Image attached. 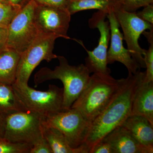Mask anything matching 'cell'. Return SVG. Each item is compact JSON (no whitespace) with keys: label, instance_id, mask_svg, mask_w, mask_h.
<instances>
[{"label":"cell","instance_id":"1","mask_svg":"<svg viewBox=\"0 0 153 153\" xmlns=\"http://www.w3.org/2000/svg\"><path fill=\"white\" fill-rule=\"evenodd\" d=\"M145 72L139 71L118 79V86L104 109L91 123L84 142L76 148L77 153H89L92 148L106 135L118 127L131 115L135 92Z\"/></svg>","mask_w":153,"mask_h":153},{"label":"cell","instance_id":"2","mask_svg":"<svg viewBox=\"0 0 153 153\" xmlns=\"http://www.w3.org/2000/svg\"><path fill=\"white\" fill-rule=\"evenodd\" d=\"M59 65L53 70L44 67L35 74L34 81L36 86L47 80L58 79L63 85V109L71 107L77 97L87 86L90 76L88 68L83 64L71 66L68 60L62 56H57Z\"/></svg>","mask_w":153,"mask_h":153},{"label":"cell","instance_id":"3","mask_svg":"<svg viewBox=\"0 0 153 153\" xmlns=\"http://www.w3.org/2000/svg\"><path fill=\"white\" fill-rule=\"evenodd\" d=\"M118 86V79L110 74L94 73L71 108L79 111L91 124L109 102Z\"/></svg>","mask_w":153,"mask_h":153},{"label":"cell","instance_id":"4","mask_svg":"<svg viewBox=\"0 0 153 153\" xmlns=\"http://www.w3.org/2000/svg\"><path fill=\"white\" fill-rule=\"evenodd\" d=\"M44 117L32 111H19L5 117L4 138L33 146L44 138Z\"/></svg>","mask_w":153,"mask_h":153},{"label":"cell","instance_id":"5","mask_svg":"<svg viewBox=\"0 0 153 153\" xmlns=\"http://www.w3.org/2000/svg\"><path fill=\"white\" fill-rule=\"evenodd\" d=\"M60 38L55 34L39 33L27 49L21 54L15 83L28 85L30 75L42 60L49 62L57 56L53 52L55 41Z\"/></svg>","mask_w":153,"mask_h":153},{"label":"cell","instance_id":"6","mask_svg":"<svg viewBox=\"0 0 153 153\" xmlns=\"http://www.w3.org/2000/svg\"><path fill=\"white\" fill-rule=\"evenodd\" d=\"M13 87L28 111L44 117L63 110V89L49 85L47 91L35 90L27 85L14 83Z\"/></svg>","mask_w":153,"mask_h":153},{"label":"cell","instance_id":"7","mask_svg":"<svg viewBox=\"0 0 153 153\" xmlns=\"http://www.w3.org/2000/svg\"><path fill=\"white\" fill-rule=\"evenodd\" d=\"M37 5L31 0L14 17L7 28V47L22 54L35 40L39 32L34 19Z\"/></svg>","mask_w":153,"mask_h":153},{"label":"cell","instance_id":"8","mask_svg":"<svg viewBox=\"0 0 153 153\" xmlns=\"http://www.w3.org/2000/svg\"><path fill=\"white\" fill-rule=\"evenodd\" d=\"M43 125L59 130L69 146L76 149L84 142L90 124L79 111L71 107L44 118Z\"/></svg>","mask_w":153,"mask_h":153},{"label":"cell","instance_id":"9","mask_svg":"<svg viewBox=\"0 0 153 153\" xmlns=\"http://www.w3.org/2000/svg\"><path fill=\"white\" fill-rule=\"evenodd\" d=\"M120 27L123 33V39L132 57L140 67L146 68L144 56L146 50L140 47L139 39L146 30L153 29V25L138 16L136 12H128L117 7L114 10Z\"/></svg>","mask_w":153,"mask_h":153},{"label":"cell","instance_id":"10","mask_svg":"<svg viewBox=\"0 0 153 153\" xmlns=\"http://www.w3.org/2000/svg\"><path fill=\"white\" fill-rule=\"evenodd\" d=\"M106 14L99 11L90 20L91 28H96L100 33L97 47L93 51H88L85 47L88 56L85 58V66L90 73L110 74L111 71L108 67L107 52L110 39L108 21H105Z\"/></svg>","mask_w":153,"mask_h":153},{"label":"cell","instance_id":"11","mask_svg":"<svg viewBox=\"0 0 153 153\" xmlns=\"http://www.w3.org/2000/svg\"><path fill=\"white\" fill-rule=\"evenodd\" d=\"M71 16L66 8L37 4L34 13L35 23L39 33L55 34L65 39H70L67 32Z\"/></svg>","mask_w":153,"mask_h":153},{"label":"cell","instance_id":"12","mask_svg":"<svg viewBox=\"0 0 153 153\" xmlns=\"http://www.w3.org/2000/svg\"><path fill=\"white\" fill-rule=\"evenodd\" d=\"M110 31L111 44L107 52L108 64L116 61L123 64L128 71V74H135L140 71L138 63L134 60L128 49L123 46V36L120 30V25L113 11L107 14Z\"/></svg>","mask_w":153,"mask_h":153},{"label":"cell","instance_id":"13","mask_svg":"<svg viewBox=\"0 0 153 153\" xmlns=\"http://www.w3.org/2000/svg\"><path fill=\"white\" fill-rule=\"evenodd\" d=\"M102 140L110 145L114 153H153V150L143 146L121 126L111 131Z\"/></svg>","mask_w":153,"mask_h":153},{"label":"cell","instance_id":"14","mask_svg":"<svg viewBox=\"0 0 153 153\" xmlns=\"http://www.w3.org/2000/svg\"><path fill=\"white\" fill-rule=\"evenodd\" d=\"M144 77L136 89L131 115L144 117L153 125V81L145 82Z\"/></svg>","mask_w":153,"mask_h":153},{"label":"cell","instance_id":"15","mask_svg":"<svg viewBox=\"0 0 153 153\" xmlns=\"http://www.w3.org/2000/svg\"><path fill=\"white\" fill-rule=\"evenodd\" d=\"M141 144L153 150V125L146 118L131 115L122 125Z\"/></svg>","mask_w":153,"mask_h":153},{"label":"cell","instance_id":"16","mask_svg":"<svg viewBox=\"0 0 153 153\" xmlns=\"http://www.w3.org/2000/svg\"><path fill=\"white\" fill-rule=\"evenodd\" d=\"M21 54L6 47L0 52V82L13 85L16 79Z\"/></svg>","mask_w":153,"mask_h":153},{"label":"cell","instance_id":"17","mask_svg":"<svg viewBox=\"0 0 153 153\" xmlns=\"http://www.w3.org/2000/svg\"><path fill=\"white\" fill-rule=\"evenodd\" d=\"M27 111L13 85L0 82V112L4 117L14 113Z\"/></svg>","mask_w":153,"mask_h":153},{"label":"cell","instance_id":"18","mask_svg":"<svg viewBox=\"0 0 153 153\" xmlns=\"http://www.w3.org/2000/svg\"><path fill=\"white\" fill-rule=\"evenodd\" d=\"M116 0H69L66 9L70 15L88 10H98L107 14L114 10Z\"/></svg>","mask_w":153,"mask_h":153},{"label":"cell","instance_id":"19","mask_svg":"<svg viewBox=\"0 0 153 153\" xmlns=\"http://www.w3.org/2000/svg\"><path fill=\"white\" fill-rule=\"evenodd\" d=\"M44 137L49 143L53 153H76L75 149L68 144L63 133L57 128L44 126Z\"/></svg>","mask_w":153,"mask_h":153},{"label":"cell","instance_id":"20","mask_svg":"<svg viewBox=\"0 0 153 153\" xmlns=\"http://www.w3.org/2000/svg\"><path fill=\"white\" fill-rule=\"evenodd\" d=\"M143 35L147 39L150 44L148 50H146L144 59L146 71H145V82L153 81V29L149 32L144 31Z\"/></svg>","mask_w":153,"mask_h":153},{"label":"cell","instance_id":"21","mask_svg":"<svg viewBox=\"0 0 153 153\" xmlns=\"http://www.w3.org/2000/svg\"><path fill=\"white\" fill-rule=\"evenodd\" d=\"M22 9L7 1L0 3V27L7 28L14 17Z\"/></svg>","mask_w":153,"mask_h":153},{"label":"cell","instance_id":"22","mask_svg":"<svg viewBox=\"0 0 153 153\" xmlns=\"http://www.w3.org/2000/svg\"><path fill=\"white\" fill-rule=\"evenodd\" d=\"M32 145L13 143L4 138H0V153H30Z\"/></svg>","mask_w":153,"mask_h":153},{"label":"cell","instance_id":"23","mask_svg":"<svg viewBox=\"0 0 153 153\" xmlns=\"http://www.w3.org/2000/svg\"><path fill=\"white\" fill-rule=\"evenodd\" d=\"M153 0H116L115 7L128 12H136L138 9L153 4Z\"/></svg>","mask_w":153,"mask_h":153},{"label":"cell","instance_id":"24","mask_svg":"<svg viewBox=\"0 0 153 153\" xmlns=\"http://www.w3.org/2000/svg\"><path fill=\"white\" fill-rule=\"evenodd\" d=\"M30 153H53L49 143L44 137L33 145Z\"/></svg>","mask_w":153,"mask_h":153},{"label":"cell","instance_id":"25","mask_svg":"<svg viewBox=\"0 0 153 153\" xmlns=\"http://www.w3.org/2000/svg\"><path fill=\"white\" fill-rule=\"evenodd\" d=\"M143 10L137 13L138 16L144 21L153 25V5L144 7Z\"/></svg>","mask_w":153,"mask_h":153},{"label":"cell","instance_id":"26","mask_svg":"<svg viewBox=\"0 0 153 153\" xmlns=\"http://www.w3.org/2000/svg\"><path fill=\"white\" fill-rule=\"evenodd\" d=\"M38 4L66 8L69 0H33Z\"/></svg>","mask_w":153,"mask_h":153},{"label":"cell","instance_id":"27","mask_svg":"<svg viewBox=\"0 0 153 153\" xmlns=\"http://www.w3.org/2000/svg\"><path fill=\"white\" fill-rule=\"evenodd\" d=\"M89 153H114V151L108 143L101 140L92 148Z\"/></svg>","mask_w":153,"mask_h":153},{"label":"cell","instance_id":"28","mask_svg":"<svg viewBox=\"0 0 153 153\" xmlns=\"http://www.w3.org/2000/svg\"><path fill=\"white\" fill-rule=\"evenodd\" d=\"M7 29L0 27V52L7 47Z\"/></svg>","mask_w":153,"mask_h":153},{"label":"cell","instance_id":"29","mask_svg":"<svg viewBox=\"0 0 153 153\" xmlns=\"http://www.w3.org/2000/svg\"><path fill=\"white\" fill-rule=\"evenodd\" d=\"M31 0H6V1L13 5L19 6L20 7H23Z\"/></svg>","mask_w":153,"mask_h":153},{"label":"cell","instance_id":"30","mask_svg":"<svg viewBox=\"0 0 153 153\" xmlns=\"http://www.w3.org/2000/svg\"><path fill=\"white\" fill-rule=\"evenodd\" d=\"M5 131V117L0 114V138L4 137Z\"/></svg>","mask_w":153,"mask_h":153},{"label":"cell","instance_id":"31","mask_svg":"<svg viewBox=\"0 0 153 153\" xmlns=\"http://www.w3.org/2000/svg\"><path fill=\"white\" fill-rule=\"evenodd\" d=\"M6 1V0H0V3L4 1Z\"/></svg>","mask_w":153,"mask_h":153}]
</instances>
